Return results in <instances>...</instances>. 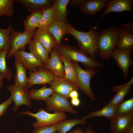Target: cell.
Segmentation results:
<instances>
[{"mask_svg":"<svg viewBox=\"0 0 133 133\" xmlns=\"http://www.w3.org/2000/svg\"><path fill=\"white\" fill-rule=\"evenodd\" d=\"M67 24L68 34L72 35L76 40L78 43L77 47L95 59V54L98 55V52L97 44L98 32L97 30V25L92 27L88 31L85 32L77 30L69 23Z\"/></svg>","mask_w":133,"mask_h":133,"instance_id":"1","label":"cell"},{"mask_svg":"<svg viewBox=\"0 0 133 133\" xmlns=\"http://www.w3.org/2000/svg\"><path fill=\"white\" fill-rule=\"evenodd\" d=\"M119 29L117 26L112 25L98 32L97 55L102 59L108 61L111 58L110 54L116 47Z\"/></svg>","mask_w":133,"mask_h":133,"instance_id":"2","label":"cell"},{"mask_svg":"<svg viewBox=\"0 0 133 133\" xmlns=\"http://www.w3.org/2000/svg\"><path fill=\"white\" fill-rule=\"evenodd\" d=\"M59 53L67 57L72 61L83 64L86 69L95 70L97 67H102L103 65L87 53L78 49L75 46H70L61 44L54 48Z\"/></svg>","mask_w":133,"mask_h":133,"instance_id":"3","label":"cell"},{"mask_svg":"<svg viewBox=\"0 0 133 133\" xmlns=\"http://www.w3.org/2000/svg\"><path fill=\"white\" fill-rule=\"evenodd\" d=\"M22 114L28 115L36 118V121L34 122L33 125L34 128L54 125L66 120L67 117L64 112H58L50 114L42 108H40L35 114L26 111L20 113L18 115Z\"/></svg>","mask_w":133,"mask_h":133,"instance_id":"4","label":"cell"},{"mask_svg":"<svg viewBox=\"0 0 133 133\" xmlns=\"http://www.w3.org/2000/svg\"><path fill=\"white\" fill-rule=\"evenodd\" d=\"M77 74L78 79L77 87L83 90L93 100L96 98L91 89L90 82L92 77L99 72L98 70L84 69L81 67L78 62L72 61Z\"/></svg>","mask_w":133,"mask_h":133,"instance_id":"5","label":"cell"},{"mask_svg":"<svg viewBox=\"0 0 133 133\" xmlns=\"http://www.w3.org/2000/svg\"><path fill=\"white\" fill-rule=\"evenodd\" d=\"M7 90L10 93L12 101L14 104L12 111L16 112L19 106L25 105L29 108L32 107L30 93L25 87L17 86L14 83L7 86Z\"/></svg>","mask_w":133,"mask_h":133,"instance_id":"6","label":"cell"},{"mask_svg":"<svg viewBox=\"0 0 133 133\" xmlns=\"http://www.w3.org/2000/svg\"><path fill=\"white\" fill-rule=\"evenodd\" d=\"M34 31L21 32L18 31L17 32L12 27L10 40L11 49L6 57V60H8L17 51L20 50H24L25 46L32 39Z\"/></svg>","mask_w":133,"mask_h":133,"instance_id":"7","label":"cell"},{"mask_svg":"<svg viewBox=\"0 0 133 133\" xmlns=\"http://www.w3.org/2000/svg\"><path fill=\"white\" fill-rule=\"evenodd\" d=\"M45 102L46 109L48 112H66L74 114L78 113L71 106L67 98L57 93H53Z\"/></svg>","mask_w":133,"mask_h":133,"instance_id":"8","label":"cell"},{"mask_svg":"<svg viewBox=\"0 0 133 133\" xmlns=\"http://www.w3.org/2000/svg\"><path fill=\"white\" fill-rule=\"evenodd\" d=\"M132 52V50H119L115 49L110 54L111 57L116 61L120 69L122 71L124 80H126L129 75L130 67L133 64V61L131 57Z\"/></svg>","mask_w":133,"mask_h":133,"instance_id":"9","label":"cell"},{"mask_svg":"<svg viewBox=\"0 0 133 133\" xmlns=\"http://www.w3.org/2000/svg\"><path fill=\"white\" fill-rule=\"evenodd\" d=\"M38 68V70L36 71L29 73L30 76L27 80L28 89H30L34 85H45L47 83L49 84L56 77L52 71L47 70L43 67H39Z\"/></svg>","mask_w":133,"mask_h":133,"instance_id":"10","label":"cell"},{"mask_svg":"<svg viewBox=\"0 0 133 133\" xmlns=\"http://www.w3.org/2000/svg\"><path fill=\"white\" fill-rule=\"evenodd\" d=\"M13 56L16 58L21 64L29 72H34L38 70V67H44L43 64L30 52L24 50H18L14 53Z\"/></svg>","mask_w":133,"mask_h":133,"instance_id":"11","label":"cell"},{"mask_svg":"<svg viewBox=\"0 0 133 133\" xmlns=\"http://www.w3.org/2000/svg\"><path fill=\"white\" fill-rule=\"evenodd\" d=\"M50 55L44 67L52 71L56 77L64 78L65 76L64 66L58 53L54 48L50 52Z\"/></svg>","mask_w":133,"mask_h":133,"instance_id":"12","label":"cell"},{"mask_svg":"<svg viewBox=\"0 0 133 133\" xmlns=\"http://www.w3.org/2000/svg\"><path fill=\"white\" fill-rule=\"evenodd\" d=\"M49 84L55 92L67 99L69 98V94L72 91L79 89L75 84L59 77H56L52 82Z\"/></svg>","mask_w":133,"mask_h":133,"instance_id":"13","label":"cell"},{"mask_svg":"<svg viewBox=\"0 0 133 133\" xmlns=\"http://www.w3.org/2000/svg\"><path fill=\"white\" fill-rule=\"evenodd\" d=\"M133 0H110L107 2L106 8L101 14L100 20L106 14L111 12H122L128 11L133 13L132 6Z\"/></svg>","mask_w":133,"mask_h":133,"instance_id":"14","label":"cell"},{"mask_svg":"<svg viewBox=\"0 0 133 133\" xmlns=\"http://www.w3.org/2000/svg\"><path fill=\"white\" fill-rule=\"evenodd\" d=\"M32 39L38 41L49 52L57 45L55 38L47 29H35L34 31Z\"/></svg>","mask_w":133,"mask_h":133,"instance_id":"15","label":"cell"},{"mask_svg":"<svg viewBox=\"0 0 133 133\" xmlns=\"http://www.w3.org/2000/svg\"><path fill=\"white\" fill-rule=\"evenodd\" d=\"M108 0H85L78 9L86 15L89 14L91 17L95 16L98 12H101L106 6Z\"/></svg>","mask_w":133,"mask_h":133,"instance_id":"16","label":"cell"},{"mask_svg":"<svg viewBox=\"0 0 133 133\" xmlns=\"http://www.w3.org/2000/svg\"><path fill=\"white\" fill-rule=\"evenodd\" d=\"M110 120L111 133H125L133 124V115L115 117Z\"/></svg>","mask_w":133,"mask_h":133,"instance_id":"17","label":"cell"},{"mask_svg":"<svg viewBox=\"0 0 133 133\" xmlns=\"http://www.w3.org/2000/svg\"><path fill=\"white\" fill-rule=\"evenodd\" d=\"M54 0H17L31 14L42 11L53 6Z\"/></svg>","mask_w":133,"mask_h":133,"instance_id":"18","label":"cell"},{"mask_svg":"<svg viewBox=\"0 0 133 133\" xmlns=\"http://www.w3.org/2000/svg\"><path fill=\"white\" fill-rule=\"evenodd\" d=\"M115 49L119 50H132L133 49V33L126 28H119L118 37Z\"/></svg>","mask_w":133,"mask_h":133,"instance_id":"19","label":"cell"},{"mask_svg":"<svg viewBox=\"0 0 133 133\" xmlns=\"http://www.w3.org/2000/svg\"><path fill=\"white\" fill-rule=\"evenodd\" d=\"M28 45L30 52L44 66L49 58V52L39 42L35 39H32Z\"/></svg>","mask_w":133,"mask_h":133,"instance_id":"20","label":"cell"},{"mask_svg":"<svg viewBox=\"0 0 133 133\" xmlns=\"http://www.w3.org/2000/svg\"><path fill=\"white\" fill-rule=\"evenodd\" d=\"M133 84V78L132 77L130 80L126 83L113 87L112 91L116 92V93L109 103L116 106H117L124 100L125 97L130 93Z\"/></svg>","mask_w":133,"mask_h":133,"instance_id":"21","label":"cell"},{"mask_svg":"<svg viewBox=\"0 0 133 133\" xmlns=\"http://www.w3.org/2000/svg\"><path fill=\"white\" fill-rule=\"evenodd\" d=\"M54 36L56 40L57 45L61 43L63 36L68 34V26L67 23L55 21L47 29Z\"/></svg>","mask_w":133,"mask_h":133,"instance_id":"22","label":"cell"},{"mask_svg":"<svg viewBox=\"0 0 133 133\" xmlns=\"http://www.w3.org/2000/svg\"><path fill=\"white\" fill-rule=\"evenodd\" d=\"M71 0H54L52 6L55 15L56 21L67 23V5Z\"/></svg>","mask_w":133,"mask_h":133,"instance_id":"23","label":"cell"},{"mask_svg":"<svg viewBox=\"0 0 133 133\" xmlns=\"http://www.w3.org/2000/svg\"><path fill=\"white\" fill-rule=\"evenodd\" d=\"M58 53L64 64L65 76L63 78L77 86L78 83L77 75L72 60L67 57Z\"/></svg>","mask_w":133,"mask_h":133,"instance_id":"24","label":"cell"},{"mask_svg":"<svg viewBox=\"0 0 133 133\" xmlns=\"http://www.w3.org/2000/svg\"><path fill=\"white\" fill-rule=\"evenodd\" d=\"M15 58L16 73L14 79V83L17 86L27 88L28 77L26 73L27 69L20 63L16 58Z\"/></svg>","mask_w":133,"mask_h":133,"instance_id":"25","label":"cell"},{"mask_svg":"<svg viewBox=\"0 0 133 133\" xmlns=\"http://www.w3.org/2000/svg\"><path fill=\"white\" fill-rule=\"evenodd\" d=\"M42 11L34 12L26 17L24 22V32L33 31L38 28L42 16Z\"/></svg>","mask_w":133,"mask_h":133,"instance_id":"26","label":"cell"},{"mask_svg":"<svg viewBox=\"0 0 133 133\" xmlns=\"http://www.w3.org/2000/svg\"><path fill=\"white\" fill-rule=\"evenodd\" d=\"M86 120L83 118L66 119L54 125L58 133H66L76 125H85Z\"/></svg>","mask_w":133,"mask_h":133,"instance_id":"27","label":"cell"},{"mask_svg":"<svg viewBox=\"0 0 133 133\" xmlns=\"http://www.w3.org/2000/svg\"><path fill=\"white\" fill-rule=\"evenodd\" d=\"M116 109V106L109 103L101 110L92 112L83 118L86 119L94 117H104L111 120L115 117Z\"/></svg>","mask_w":133,"mask_h":133,"instance_id":"28","label":"cell"},{"mask_svg":"<svg viewBox=\"0 0 133 133\" xmlns=\"http://www.w3.org/2000/svg\"><path fill=\"white\" fill-rule=\"evenodd\" d=\"M42 12V16L37 28L42 30L47 29L56 21L55 12L52 7L43 10Z\"/></svg>","mask_w":133,"mask_h":133,"instance_id":"29","label":"cell"},{"mask_svg":"<svg viewBox=\"0 0 133 133\" xmlns=\"http://www.w3.org/2000/svg\"><path fill=\"white\" fill-rule=\"evenodd\" d=\"M116 106L115 117L133 115V98L123 100Z\"/></svg>","mask_w":133,"mask_h":133,"instance_id":"30","label":"cell"},{"mask_svg":"<svg viewBox=\"0 0 133 133\" xmlns=\"http://www.w3.org/2000/svg\"><path fill=\"white\" fill-rule=\"evenodd\" d=\"M29 92L31 99L45 101L48 100L50 95L55 92L52 87L47 88L45 85H44L42 87L38 89H31Z\"/></svg>","mask_w":133,"mask_h":133,"instance_id":"31","label":"cell"},{"mask_svg":"<svg viewBox=\"0 0 133 133\" xmlns=\"http://www.w3.org/2000/svg\"><path fill=\"white\" fill-rule=\"evenodd\" d=\"M10 51L7 50H0V73L4 78L8 81L11 80L13 74L7 66L6 58Z\"/></svg>","mask_w":133,"mask_h":133,"instance_id":"32","label":"cell"},{"mask_svg":"<svg viewBox=\"0 0 133 133\" xmlns=\"http://www.w3.org/2000/svg\"><path fill=\"white\" fill-rule=\"evenodd\" d=\"M13 27L9 24L6 29L0 28V50H7L10 51V44L11 31Z\"/></svg>","mask_w":133,"mask_h":133,"instance_id":"33","label":"cell"},{"mask_svg":"<svg viewBox=\"0 0 133 133\" xmlns=\"http://www.w3.org/2000/svg\"><path fill=\"white\" fill-rule=\"evenodd\" d=\"M17 0H0V17H10L14 14V4Z\"/></svg>","mask_w":133,"mask_h":133,"instance_id":"34","label":"cell"},{"mask_svg":"<svg viewBox=\"0 0 133 133\" xmlns=\"http://www.w3.org/2000/svg\"><path fill=\"white\" fill-rule=\"evenodd\" d=\"M57 129L54 125L34 128L32 133H56Z\"/></svg>","mask_w":133,"mask_h":133,"instance_id":"35","label":"cell"},{"mask_svg":"<svg viewBox=\"0 0 133 133\" xmlns=\"http://www.w3.org/2000/svg\"><path fill=\"white\" fill-rule=\"evenodd\" d=\"M12 103L11 97H10L8 100L0 104V117L5 113L8 107Z\"/></svg>","mask_w":133,"mask_h":133,"instance_id":"36","label":"cell"},{"mask_svg":"<svg viewBox=\"0 0 133 133\" xmlns=\"http://www.w3.org/2000/svg\"><path fill=\"white\" fill-rule=\"evenodd\" d=\"M85 0H72L70 3L69 6H74L78 9L83 4Z\"/></svg>","mask_w":133,"mask_h":133,"instance_id":"37","label":"cell"},{"mask_svg":"<svg viewBox=\"0 0 133 133\" xmlns=\"http://www.w3.org/2000/svg\"><path fill=\"white\" fill-rule=\"evenodd\" d=\"M120 26L121 27L123 28L128 29L131 31L133 30V22H130L125 24H120Z\"/></svg>","mask_w":133,"mask_h":133,"instance_id":"38","label":"cell"},{"mask_svg":"<svg viewBox=\"0 0 133 133\" xmlns=\"http://www.w3.org/2000/svg\"><path fill=\"white\" fill-rule=\"evenodd\" d=\"M80 102V100L78 98L71 99V103L74 106L78 107L79 105Z\"/></svg>","mask_w":133,"mask_h":133,"instance_id":"39","label":"cell"},{"mask_svg":"<svg viewBox=\"0 0 133 133\" xmlns=\"http://www.w3.org/2000/svg\"><path fill=\"white\" fill-rule=\"evenodd\" d=\"M69 97L71 99L78 98L79 97V94L77 91L74 90L72 91L69 94Z\"/></svg>","mask_w":133,"mask_h":133,"instance_id":"40","label":"cell"},{"mask_svg":"<svg viewBox=\"0 0 133 133\" xmlns=\"http://www.w3.org/2000/svg\"><path fill=\"white\" fill-rule=\"evenodd\" d=\"M4 78V76L0 73V94H1V89L3 85V80Z\"/></svg>","mask_w":133,"mask_h":133,"instance_id":"41","label":"cell"},{"mask_svg":"<svg viewBox=\"0 0 133 133\" xmlns=\"http://www.w3.org/2000/svg\"><path fill=\"white\" fill-rule=\"evenodd\" d=\"M84 131L82 130L81 128L75 129L69 133H84Z\"/></svg>","mask_w":133,"mask_h":133,"instance_id":"42","label":"cell"},{"mask_svg":"<svg viewBox=\"0 0 133 133\" xmlns=\"http://www.w3.org/2000/svg\"><path fill=\"white\" fill-rule=\"evenodd\" d=\"M84 133H95L94 131L91 130V127L89 126L87 128L86 131Z\"/></svg>","mask_w":133,"mask_h":133,"instance_id":"43","label":"cell"},{"mask_svg":"<svg viewBox=\"0 0 133 133\" xmlns=\"http://www.w3.org/2000/svg\"><path fill=\"white\" fill-rule=\"evenodd\" d=\"M125 133H133V124Z\"/></svg>","mask_w":133,"mask_h":133,"instance_id":"44","label":"cell"},{"mask_svg":"<svg viewBox=\"0 0 133 133\" xmlns=\"http://www.w3.org/2000/svg\"><path fill=\"white\" fill-rule=\"evenodd\" d=\"M16 133H21V132H18L16 131Z\"/></svg>","mask_w":133,"mask_h":133,"instance_id":"45","label":"cell"}]
</instances>
